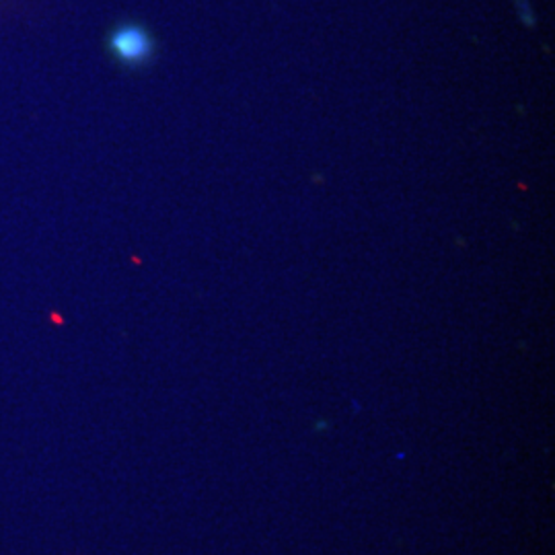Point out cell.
Here are the masks:
<instances>
[{"label": "cell", "mask_w": 555, "mask_h": 555, "mask_svg": "<svg viewBox=\"0 0 555 555\" xmlns=\"http://www.w3.org/2000/svg\"><path fill=\"white\" fill-rule=\"evenodd\" d=\"M109 48L119 62L128 66H142L153 56L155 41L144 27L137 23H124L114 29L109 38Z\"/></svg>", "instance_id": "obj_1"}]
</instances>
